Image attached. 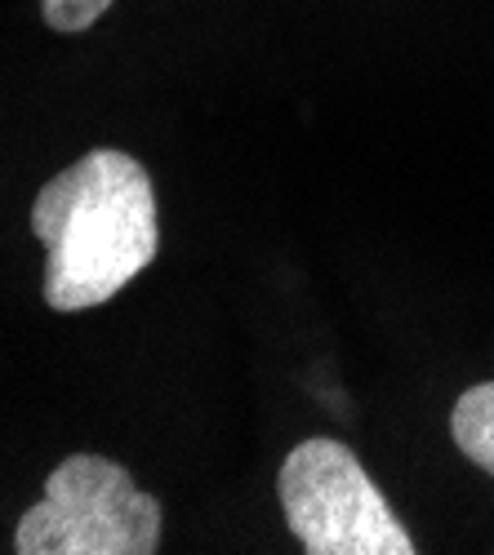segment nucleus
Wrapping results in <instances>:
<instances>
[{
	"label": "nucleus",
	"instance_id": "f257e3e1",
	"mask_svg": "<svg viewBox=\"0 0 494 555\" xmlns=\"http://www.w3.org/2000/svg\"><path fill=\"white\" fill-rule=\"evenodd\" d=\"M31 236L45 245V302L63 315L103 307L161 249L152 173L116 147L85 152L36 192Z\"/></svg>",
	"mask_w": 494,
	"mask_h": 555
},
{
	"label": "nucleus",
	"instance_id": "f03ea898",
	"mask_svg": "<svg viewBox=\"0 0 494 555\" xmlns=\"http://www.w3.org/2000/svg\"><path fill=\"white\" fill-rule=\"evenodd\" d=\"M165 512L152 493L134 485L121 462L103 453H72L45 476L40 502H31L14 551L18 555H152L161 546Z\"/></svg>",
	"mask_w": 494,
	"mask_h": 555
},
{
	"label": "nucleus",
	"instance_id": "7ed1b4c3",
	"mask_svg": "<svg viewBox=\"0 0 494 555\" xmlns=\"http://www.w3.org/2000/svg\"><path fill=\"white\" fill-rule=\"evenodd\" d=\"M290 533L307 555H415V538L396 520L362 457L343 440L312 436L290 449L277 476Z\"/></svg>",
	"mask_w": 494,
	"mask_h": 555
},
{
	"label": "nucleus",
	"instance_id": "20e7f679",
	"mask_svg": "<svg viewBox=\"0 0 494 555\" xmlns=\"http://www.w3.org/2000/svg\"><path fill=\"white\" fill-rule=\"evenodd\" d=\"M451 436L472 467L494 476V383H477L455 400Z\"/></svg>",
	"mask_w": 494,
	"mask_h": 555
},
{
	"label": "nucleus",
	"instance_id": "39448f33",
	"mask_svg": "<svg viewBox=\"0 0 494 555\" xmlns=\"http://www.w3.org/2000/svg\"><path fill=\"white\" fill-rule=\"evenodd\" d=\"M107 10H112V0H40L45 23H50L54 31H63V36L89 31Z\"/></svg>",
	"mask_w": 494,
	"mask_h": 555
}]
</instances>
